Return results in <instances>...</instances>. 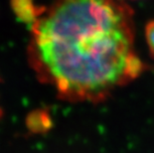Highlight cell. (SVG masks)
Instances as JSON below:
<instances>
[{
  "label": "cell",
  "mask_w": 154,
  "mask_h": 153,
  "mask_svg": "<svg viewBox=\"0 0 154 153\" xmlns=\"http://www.w3.org/2000/svg\"><path fill=\"white\" fill-rule=\"evenodd\" d=\"M27 126L34 133H44L52 128L53 121L47 112L39 109L28 115Z\"/></svg>",
  "instance_id": "obj_3"
},
{
  "label": "cell",
  "mask_w": 154,
  "mask_h": 153,
  "mask_svg": "<svg viewBox=\"0 0 154 153\" xmlns=\"http://www.w3.org/2000/svg\"><path fill=\"white\" fill-rule=\"evenodd\" d=\"M31 33L30 66L67 102H103L145 70L133 12L120 0H54Z\"/></svg>",
  "instance_id": "obj_1"
},
{
  "label": "cell",
  "mask_w": 154,
  "mask_h": 153,
  "mask_svg": "<svg viewBox=\"0 0 154 153\" xmlns=\"http://www.w3.org/2000/svg\"><path fill=\"white\" fill-rule=\"evenodd\" d=\"M11 4L15 15L22 22L31 26L42 15L46 8L36 5L34 0H11Z\"/></svg>",
  "instance_id": "obj_2"
},
{
  "label": "cell",
  "mask_w": 154,
  "mask_h": 153,
  "mask_svg": "<svg viewBox=\"0 0 154 153\" xmlns=\"http://www.w3.org/2000/svg\"><path fill=\"white\" fill-rule=\"evenodd\" d=\"M145 38L149 51L154 58V20L150 21L145 28Z\"/></svg>",
  "instance_id": "obj_4"
}]
</instances>
